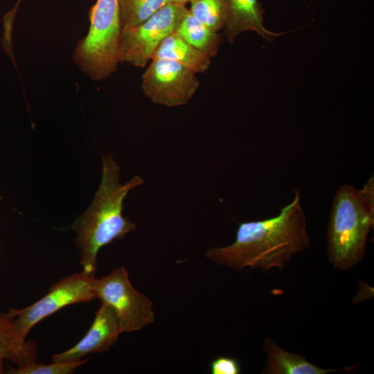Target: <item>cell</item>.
<instances>
[{
  "mask_svg": "<svg viewBox=\"0 0 374 374\" xmlns=\"http://www.w3.org/2000/svg\"><path fill=\"white\" fill-rule=\"evenodd\" d=\"M87 362V359L75 362H53L49 364H39L37 362L10 367L6 372L8 374H71Z\"/></svg>",
  "mask_w": 374,
  "mask_h": 374,
  "instance_id": "cell-17",
  "label": "cell"
},
{
  "mask_svg": "<svg viewBox=\"0 0 374 374\" xmlns=\"http://www.w3.org/2000/svg\"><path fill=\"white\" fill-rule=\"evenodd\" d=\"M189 12L200 22L217 33L224 28L227 17L226 0H191Z\"/></svg>",
  "mask_w": 374,
  "mask_h": 374,
  "instance_id": "cell-16",
  "label": "cell"
},
{
  "mask_svg": "<svg viewBox=\"0 0 374 374\" xmlns=\"http://www.w3.org/2000/svg\"><path fill=\"white\" fill-rule=\"evenodd\" d=\"M163 58L180 63L195 73H204L211 63V57L190 45L175 31L167 36L158 46L152 58Z\"/></svg>",
  "mask_w": 374,
  "mask_h": 374,
  "instance_id": "cell-13",
  "label": "cell"
},
{
  "mask_svg": "<svg viewBox=\"0 0 374 374\" xmlns=\"http://www.w3.org/2000/svg\"><path fill=\"white\" fill-rule=\"evenodd\" d=\"M294 191L292 201L278 215L240 224L232 244L210 247L206 257L235 271L250 267L267 273L274 268L286 267L294 256L310 244L301 194Z\"/></svg>",
  "mask_w": 374,
  "mask_h": 374,
  "instance_id": "cell-1",
  "label": "cell"
},
{
  "mask_svg": "<svg viewBox=\"0 0 374 374\" xmlns=\"http://www.w3.org/2000/svg\"><path fill=\"white\" fill-rule=\"evenodd\" d=\"M211 371L212 374H239L240 367L236 359L220 356L212 361Z\"/></svg>",
  "mask_w": 374,
  "mask_h": 374,
  "instance_id": "cell-18",
  "label": "cell"
},
{
  "mask_svg": "<svg viewBox=\"0 0 374 374\" xmlns=\"http://www.w3.org/2000/svg\"><path fill=\"white\" fill-rule=\"evenodd\" d=\"M191 0H188V3H189Z\"/></svg>",
  "mask_w": 374,
  "mask_h": 374,
  "instance_id": "cell-21",
  "label": "cell"
},
{
  "mask_svg": "<svg viewBox=\"0 0 374 374\" xmlns=\"http://www.w3.org/2000/svg\"><path fill=\"white\" fill-rule=\"evenodd\" d=\"M120 333L115 310L102 303L87 334L72 348L53 355L52 362H75L89 353L107 351Z\"/></svg>",
  "mask_w": 374,
  "mask_h": 374,
  "instance_id": "cell-9",
  "label": "cell"
},
{
  "mask_svg": "<svg viewBox=\"0 0 374 374\" xmlns=\"http://www.w3.org/2000/svg\"><path fill=\"white\" fill-rule=\"evenodd\" d=\"M172 3H177L181 4L186 5V3H188V0H170Z\"/></svg>",
  "mask_w": 374,
  "mask_h": 374,
  "instance_id": "cell-20",
  "label": "cell"
},
{
  "mask_svg": "<svg viewBox=\"0 0 374 374\" xmlns=\"http://www.w3.org/2000/svg\"><path fill=\"white\" fill-rule=\"evenodd\" d=\"M21 0H19L16 3L15 8L10 11L6 13L3 17V26H4V32L3 38L1 40V44L3 49L6 53L12 57V51L11 46V31L12 26L14 20V17L20 3Z\"/></svg>",
  "mask_w": 374,
  "mask_h": 374,
  "instance_id": "cell-19",
  "label": "cell"
},
{
  "mask_svg": "<svg viewBox=\"0 0 374 374\" xmlns=\"http://www.w3.org/2000/svg\"><path fill=\"white\" fill-rule=\"evenodd\" d=\"M170 2V0H118L122 29L141 24Z\"/></svg>",
  "mask_w": 374,
  "mask_h": 374,
  "instance_id": "cell-15",
  "label": "cell"
},
{
  "mask_svg": "<svg viewBox=\"0 0 374 374\" xmlns=\"http://www.w3.org/2000/svg\"><path fill=\"white\" fill-rule=\"evenodd\" d=\"M373 184V177L361 190L346 184L335 195L326 235L327 256L337 269H351L365 257L374 224Z\"/></svg>",
  "mask_w": 374,
  "mask_h": 374,
  "instance_id": "cell-3",
  "label": "cell"
},
{
  "mask_svg": "<svg viewBox=\"0 0 374 374\" xmlns=\"http://www.w3.org/2000/svg\"><path fill=\"white\" fill-rule=\"evenodd\" d=\"M199 85L196 73L177 62L154 58L142 75L144 94L167 107L186 104Z\"/></svg>",
  "mask_w": 374,
  "mask_h": 374,
  "instance_id": "cell-8",
  "label": "cell"
},
{
  "mask_svg": "<svg viewBox=\"0 0 374 374\" xmlns=\"http://www.w3.org/2000/svg\"><path fill=\"white\" fill-rule=\"evenodd\" d=\"M102 163L101 182L91 204L68 227L77 233L75 244L82 271L91 274L96 270L99 250L136 229V224L123 215V202L132 189L143 184V179L135 175L122 184L120 167L111 154H102Z\"/></svg>",
  "mask_w": 374,
  "mask_h": 374,
  "instance_id": "cell-2",
  "label": "cell"
},
{
  "mask_svg": "<svg viewBox=\"0 0 374 374\" xmlns=\"http://www.w3.org/2000/svg\"><path fill=\"white\" fill-rule=\"evenodd\" d=\"M187 11L184 4L170 2L141 24L122 29L120 62L145 66L160 43L176 30Z\"/></svg>",
  "mask_w": 374,
  "mask_h": 374,
  "instance_id": "cell-6",
  "label": "cell"
},
{
  "mask_svg": "<svg viewBox=\"0 0 374 374\" xmlns=\"http://www.w3.org/2000/svg\"><path fill=\"white\" fill-rule=\"evenodd\" d=\"M94 274L84 271L73 274L53 284L48 293L35 303L22 309L11 308L7 313L24 337L44 318L65 306L95 299Z\"/></svg>",
  "mask_w": 374,
  "mask_h": 374,
  "instance_id": "cell-7",
  "label": "cell"
},
{
  "mask_svg": "<svg viewBox=\"0 0 374 374\" xmlns=\"http://www.w3.org/2000/svg\"><path fill=\"white\" fill-rule=\"evenodd\" d=\"M89 28L73 53L78 68L91 80L100 81L117 70L120 63L122 27L118 0H97L89 12Z\"/></svg>",
  "mask_w": 374,
  "mask_h": 374,
  "instance_id": "cell-4",
  "label": "cell"
},
{
  "mask_svg": "<svg viewBox=\"0 0 374 374\" xmlns=\"http://www.w3.org/2000/svg\"><path fill=\"white\" fill-rule=\"evenodd\" d=\"M175 32L187 43L211 58L219 49L221 37L197 20L188 10Z\"/></svg>",
  "mask_w": 374,
  "mask_h": 374,
  "instance_id": "cell-14",
  "label": "cell"
},
{
  "mask_svg": "<svg viewBox=\"0 0 374 374\" xmlns=\"http://www.w3.org/2000/svg\"><path fill=\"white\" fill-rule=\"evenodd\" d=\"M227 17L224 27V35L230 44L244 31H255L263 38L272 42L285 33H274L264 26L263 13L260 0H226Z\"/></svg>",
  "mask_w": 374,
  "mask_h": 374,
  "instance_id": "cell-10",
  "label": "cell"
},
{
  "mask_svg": "<svg viewBox=\"0 0 374 374\" xmlns=\"http://www.w3.org/2000/svg\"><path fill=\"white\" fill-rule=\"evenodd\" d=\"M262 350L267 356L262 374H328L339 371H355L358 365L340 368H323L310 362L305 356L290 353L271 338H265Z\"/></svg>",
  "mask_w": 374,
  "mask_h": 374,
  "instance_id": "cell-11",
  "label": "cell"
},
{
  "mask_svg": "<svg viewBox=\"0 0 374 374\" xmlns=\"http://www.w3.org/2000/svg\"><path fill=\"white\" fill-rule=\"evenodd\" d=\"M38 347L35 341L26 340L17 329L13 319L0 312V374L5 373L4 361L17 366L37 362Z\"/></svg>",
  "mask_w": 374,
  "mask_h": 374,
  "instance_id": "cell-12",
  "label": "cell"
},
{
  "mask_svg": "<svg viewBox=\"0 0 374 374\" xmlns=\"http://www.w3.org/2000/svg\"><path fill=\"white\" fill-rule=\"evenodd\" d=\"M93 292L115 310L121 333L139 330L154 321L152 302L132 287L123 266L95 278Z\"/></svg>",
  "mask_w": 374,
  "mask_h": 374,
  "instance_id": "cell-5",
  "label": "cell"
}]
</instances>
